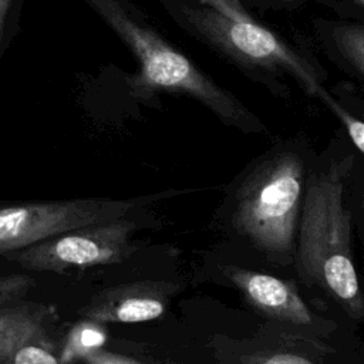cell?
Returning <instances> with one entry per match:
<instances>
[{
  "label": "cell",
  "instance_id": "obj_1",
  "mask_svg": "<svg viewBox=\"0 0 364 364\" xmlns=\"http://www.w3.org/2000/svg\"><path fill=\"white\" fill-rule=\"evenodd\" d=\"M353 156L333 162L306 181L299 228L296 267L306 284L324 290L353 320L364 316V300L353 260L351 212L346 186Z\"/></svg>",
  "mask_w": 364,
  "mask_h": 364
},
{
  "label": "cell",
  "instance_id": "obj_2",
  "mask_svg": "<svg viewBox=\"0 0 364 364\" xmlns=\"http://www.w3.org/2000/svg\"><path fill=\"white\" fill-rule=\"evenodd\" d=\"M84 1L138 60L139 73L131 82L135 92L186 95L210 109L228 127L247 134L266 132L264 124L242 101L166 41L129 0Z\"/></svg>",
  "mask_w": 364,
  "mask_h": 364
},
{
  "label": "cell",
  "instance_id": "obj_3",
  "mask_svg": "<svg viewBox=\"0 0 364 364\" xmlns=\"http://www.w3.org/2000/svg\"><path fill=\"white\" fill-rule=\"evenodd\" d=\"M205 7L179 9L181 24L195 37L226 57L250 78L279 94L280 75H290L301 90L328 104L333 97L323 87L324 71L276 33L253 20L240 0H198Z\"/></svg>",
  "mask_w": 364,
  "mask_h": 364
},
{
  "label": "cell",
  "instance_id": "obj_4",
  "mask_svg": "<svg viewBox=\"0 0 364 364\" xmlns=\"http://www.w3.org/2000/svg\"><path fill=\"white\" fill-rule=\"evenodd\" d=\"M304 182L301 156L286 149L263 158L236 192L235 229L273 260L294 253Z\"/></svg>",
  "mask_w": 364,
  "mask_h": 364
},
{
  "label": "cell",
  "instance_id": "obj_5",
  "mask_svg": "<svg viewBox=\"0 0 364 364\" xmlns=\"http://www.w3.org/2000/svg\"><path fill=\"white\" fill-rule=\"evenodd\" d=\"M176 193L181 191L131 199L87 198L0 208V256L68 230L127 216L139 206Z\"/></svg>",
  "mask_w": 364,
  "mask_h": 364
},
{
  "label": "cell",
  "instance_id": "obj_6",
  "mask_svg": "<svg viewBox=\"0 0 364 364\" xmlns=\"http://www.w3.org/2000/svg\"><path fill=\"white\" fill-rule=\"evenodd\" d=\"M138 225L125 216L60 233L4 255L27 270L64 272L119 263L138 250L132 235Z\"/></svg>",
  "mask_w": 364,
  "mask_h": 364
},
{
  "label": "cell",
  "instance_id": "obj_7",
  "mask_svg": "<svg viewBox=\"0 0 364 364\" xmlns=\"http://www.w3.org/2000/svg\"><path fill=\"white\" fill-rule=\"evenodd\" d=\"M220 269L246 301L267 318L269 324H274L273 330L321 344L320 338L334 328L333 321L309 309L291 282L233 264Z\"/></svg>",
  "mask_w": 364,
  "mask_h": 364
},
{
  "label": "cell",
  "instance_id": "obj_8",
  "mask_svg": "<svg viewBox=\"0 0 364 364\" xmlns=\"http://www.w3.org/2000/svg\"><path fill=\"white\" fill-rule=\"evenodd\" d=\"M181 290L179 283L169 280H136L102 289L78 313L100 324L151 321L164 316Z\"/></svg>",
  "mask_w": 364,
  "mask_h": 364
},
{
  "label": "cell",
  "instance_id": "obj_9",
  "mask_svg": "<svg viewBox=\"0 0 364 364\" xmlns=\"http://www.w3.org/2000/svg\"><path fill=\"white\" fill-rule=\"evenodd\" d=\"M320 351H330L323 343L279 333L276 330L243 341H229L218 348L216 364H323Z\"/></svg>",
  "mask_w": 364,
  "mask_h": 364
},
{
  "label": "cell",
  "instance_id": "obj_10",
  "mask_svg": "<svg viewBox=\"0 0 364 364\" xmlns=\"http://www.w3.org/2000/svg\"><path fill=\"white\" fill-rule=\"evenodd\" d=\"M55 311L43 304H10L0 307V358L26 341L50 343L47 324Z\"/></svg>",
  "mask_w": 364,
  "mask_h": 364
},
{
  "label": "cell",
  "instance_id": "obj_11",
  "mask_svg": "<svg viewBox=\"0 0 364 364\" xmlns=\"http://www.w3.org/2000/svg\"><path fill=\"white\" fill-rule=\"evenodd\" d=\"M343 61L358 78L364 77V26L361 23L333 24L328 34Z\"/></svg>",
  "mask_w": 364,
  "mask_h": 364
},
{
  "label": "cell",
  "instance_id": "obj_12",
  "mask_svg": "<svg viewBox=\"0 0 364 364\" xmlns=\"http://www.w3.org/2000/svg\"><path fill=\"white\" fill-rule=\"evenodd\" d=\"M107 334L102 324L87 320L78 323L73 327L67 337V344L63 357H60L63 364H68L73 360H80L85 353L100 348L104 346Z\"/></svg>",
  "mask_w": 364,
  "mask_h": 364
},
{
  "label": "cell",
  "instance_id": "obj_13",
  "mask_svg": "<svg viewBox=\"0 0 364 364\" xmlns=\"http://www.w3.org/2000/svg\"><path fill=\"white\" fill-rule=\"evenodd\" d=\"M48 346L44 341H26L4 354L0 364H63Z\"/></svg>",
  "mask_w": 364,
  "mask_h": 364
},
{
  "label": "cell",
  "instance_id": "obj_14",
  "mask_svg": "<svg viewBox=\"0 0 364 364\" xmlns=\"http://www.w3.org/2000/svg\"><path fill=\"white\" fill-rule=\"evenodd\" d=\"M331 112L338 118V121L344 125L350 139L353 141L354 146L360 154H364V124L361 119L355 118L353 114H350L346 108H343L341 104H338L334 98L326 105Z\"/></svg>",
  "mask_w": 364,
  "mask_h": 364
},
{
  "label": "cell",
  "instance_id": "obj_15",
  "mask_svg": "<svg viewBox=\"0 0 364 364\" xmlns=\"http://www.w3.org/2000/svg\"><path fill=\"white\" fill-rule=\"evenodd\" d=\"M33 286V279L27 274H9L0 277V307L10 306L20 300Z\"/></svg>",
  "mask_w": 364,
  "mask_h": 364
},
{
  "label": "cell",
  "instance_id": "obj_16",
  "mask_svg": "<svg viewBox=\"0 0 364 364\" xmlns=\"http://www.w3.org/2000/svg\"><path fill=\"white\" fill-rule=\"evenodd\" d=\"M84 364H173V363H162V361H154V360H139L131 355L114 353L104 350L102 347L94 348L88 353H85L81 357Z\"/></svg>",
  "mask_w": 364,
  "mask_h": 364
},
{
  "label": "cell",
  "instance_id": "obj_17",
  "mask_svg": "<svg viewBox=\"0 0 364 364\" xmlns=\"http://www.w3.org/2000/svg\"><path fill=\"white\" fill-rule=\"evenodd\" d=\"M16 7L17 0H0V46L6 41Z\"/></svg>",
  "mask_w": 364,
  "mask_h": 364
},
{
  "label": "cell",
  "instance_id": "obj_18",
  "mask_svg": "<svg viewBox=\"0 0 364 364\" xmlns=\"http://www.w3.org/2000/svg\"><path fill=\"white\" fill-rule=\"evenodd\" d=\"M354 1H355L358 6H363V4H364V0H354Z\"/></svg>",
  "mask_w": 364,
  "mask_h": 364
}]
</instances>
